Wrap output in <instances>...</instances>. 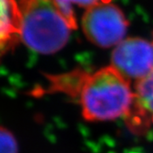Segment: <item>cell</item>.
Segmentation results:
<instances>
[{"label":"cell","mask_w":153,"mask_h":153,"mask_svg":"<svg viewBox=\"0 0 153 153\" xmlns=\"http://www.w3.org/2000/svg\"><path fill=\"white\" fill-rule=\"evenodd\" d=\"M76 99L87 121H112L128 114L135 92L127 78L109 65L93 74L86 72Z\"/></svg>","instance_id":"6da1fadb"},{"label":"cell","mask_w":153,"mask_h":153,"mask_svg":"<svg viewBox=\"0 0 153 153\" xmlns=\"http://www.w3.org/2000/svg\"><path fill=\"white\" fill-rule=\"evenodd\" d=\"M20 41L39 53L52 54L67 45L72 27L56 0H18Z\"/></svg>","instance_id":"7a4b0ae2"},{"label":"cell","mask_w":153,"mask_h":153,"mask_svg":"<svg viewBox=\"0 0 153 153\" xmlns=\"http://www.w3.org/2000/svg\"><path fill=\"white\" fill-rule=\"evenodd\" d=\"M81 23L87 39L102 48L119 45L124 40L128 27L123 11L110 1L101 2L87 9Z\"/></svg>","instance_id":"3957f363"},{"label":"cell","mask_w":153,"mask_h":153,"mask_svg":"<svg viewBox=\"0 0 153 153\" xmlns=\"http://www.w3.org/2000/svg\"><path fill=\"white\" fill-rule=\"evenodd\" d=\"M112 65L127 79L144 78L153 68V43L141 38H128L116 45Z\"/></svg>","instance_id":"277c9868"},{"label":"cell","mask_w":153,"mask_h":153,"mask_svg":"<svg viewBox=\"0 0 153 153\" xmlns=\"http://www.w3.org/2000/svg\"><path fill=\"white\" fill-rule=\"evenodd\" d=\"M129 123H133L137 129L147 128L153 123V68L151 71L136 82L135 102L126 115Z\"/></svg>","instance_id":"5b68a950"},{"label":"cell","mask_w":153,"mask_h":153,"mask_svg":"<svg viewBox=\"0 0 153 153\" xmlns=\"http://www.w3.org/2000/svg\"><path fill=\"white\" fill-rule=\"evenodd\" d=\"M20 42V12L17 0H0V60Z\"/></svg>","instance_id":"8992f818"},{"label":"cell","mask_w":153,"mask_h":153,"mask_svg":"<svg viewBox=\"0 0 153 153\" xmlns=\"http://www.w3.org/2000/svg\"><path fill=\"white\" fill-rule=\"evenodd\" d=\"M57 5L61 8L63 14L67 18L72 29L76 28V20L74 13L73 5H76L79 7H84L88 9L97 4L104 1H110V0H56Z\"/></svg>","instance_id":"52a82bcc"},{"label":"cell","mask_w":153,"mask_h":153,"mask_svg":"<svg viewBox=\"0 0 153 153\" xmlns=\"http://www.w3.org/2000/svg\"><path fill=\"white\" fill-rule=\"evenodd\" d=\"M18 152V143L15 137L7 129L0 126V153Z\"/></svg>","instance_id":"ba28073f"}]
</instances>
